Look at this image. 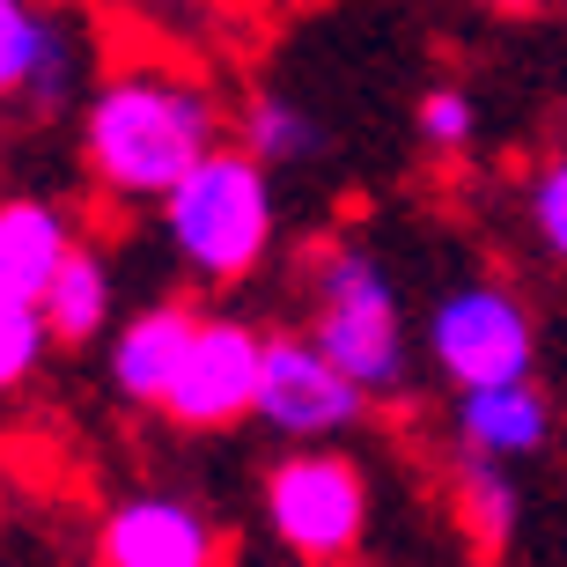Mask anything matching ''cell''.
I'll use <instances>...</instances> for the list:
<instances>
[{"label": "cell", "instance_id": "5", "mask_svg": "<svg viewBox=\"0 0 567 567\" xmlns=\"http://www.w3.org/2000/svg\"><path fill=\"white\" fill-rule=\"evenodd\" d=\"M427 361L457 391L516 383V377L538 369V317L502 280H464V288H450L427 310Z\"/></svg>", "mask_w": 567, "mask_h": 567}, {"label": "cell", "instance_id": "8", "mask_svg": "<svg viewBox=\"0 0 567 567\" xmlns=\"http://www.w3.org/2000/svg\"><path fill=\"white\" fill-rule=\"evenodd\" d=\"M96 567H221V530L192 502L141 494V502H118L104 516Z\"/></svg>", "mask_w": 567, "mask_h": 567}, {"label": "cell", "instance_id": "20", "mask_svg": "<svg viewBox=\"0 0 567 567\" xmlns=\"http://www.w3.org/2000/svg\"><path fill=\"white\" fill-rule=\"evenodd\" d=\"M486 8H508V16H524V8H538V0H486Z\"/></svg>", "mask_w": 567, "mask_h": 567}, {"label": "cell", "instance_id": "3", "mask_svg": "<svg viewBox=\"0 0 567 567\" xmlns=\"http://www.w3.org/2000/svg\"><path fill=\"white\" fill-rule=\"evenodd\" d=\"M310 295H317L310 339L369 399H399L405 377H413V347H405V310H399L391 274L361 244H332V251H317Z\"/></svg>", "mask_w": 567, "mask_h": 567}, {"label": "cell", "instance_id": "17", "mask_svg": "<svg viewBox=\"0 0 567 567\" xmlns=\"http://www.w3.org/2000/svg\"><path fill=\"white\" fill-rule=\"evenodd\" d=\"M74 96H82V38L52 22V38H44V52H38V74H30V89H22V104L30 111H66Z\"/></svg>", "mask_w": 567, "mask_h": 567}, {"label": "cell", "instance_id": "1", "mask_svg": "<svg viewBox=\"0 0 567 567\" xmlns=\"http://www.w3.org/2000/svg\"><path fill=\"white\" fill-rule=\"evenodd\" d=\"M214 147H221V111L192 74L126 66V74L89 89L82 155H89V177L111 199H155L163 207Z\"/></svg>", "mask_w": 567, "mask_h": 567}, {"label": "cell", "instance_id": "15", "mask_svg": "<svg viewBox=\"0 0 567 567\" xmlns=\"http://www.w3.org/2000/svg\"><path fill=\"white\" fill-rule=\"evenodd\" d=\"M44 347H52V317H44V302L0 295V391H22V383L38 377Z\"/></svg>", "mask_w": 567, "mask_h": 567}, {"label": "cell", "instance_id": "11", "mask_svg": "<svg viewBox=\"0 0 567 567\" xmlns=\"http://www.w3.org/2000/svg\"><path fill=\"white\" fill-rule=\"evenodd\" d=\"M74 221L52 199H8L0 207V295H22V302H44L52 274L74 258Z\"/></svg>", "mask_w": 567, "mask_h": 567}, {"label": "cell", "instance_id": "4", "mask_svg": "<svg viewBox=\"0 0 567 567\" xmlns=\"http://www.w3.org/2000/svg\"><path fill=\"white\" fill-rule=\"evenodd\" d=\"M266 524L302 567H347L369 538V472L339 450H295L266 472Z\"/></svg>", "mask_w": 567, "mask_h": 567}, {"label": "cell", "instance_id": "19", "mask_svg": "<svg viewBox=\"0 0 567 567\" xmlns=\"http://www.w3.org/2000/svg\"><path fill=\"white\" fill-rule=\"evenodd\" d=\"M524 214H530V229H538V244L567 266V147L524 185Z\"/></svg>", "mask_w": 567, "mask_h": 567}, {"label": "cell", "instance_id": "10", "mask_svg": "<svg viewBox=\"0 0 567 567\" xmlns=\"http://www.w3.org/2000/svg\"><path fill=\"white\" fill-rule=\"evenodd\" d=\"M546 442H553V399L530 377L457 391V450L516 464V457H538Z\"/></svg>", "mask_w": 567, "mask_h": 567}, {"label": "cell", "instance_id": "7", "mask_svg": "<svg viewBox=\"0 0 567 567\" xmlns=\"http://www.w3.org/2000/svg\"><path fill=\"white\" fill-rule=\"evenodd\" d=\"M258 369H266V339L244 317H199L192 354L163 399V421L177 427H229L258 413Z\"/></svg>", "mask_w": 567, "mask_h": 567}, {"label": "cell", "instance_id": "14", "mask_svg": "<svg viewBox=\"0 0 567 567\" xmlns=\"http://www.w3.org/2000/svg\"><path fill=\"white\" fill-rule=\"evenodd\" d=\"M244 147L274 169V163H310L317 147H324V133H317V118L302 104H288V96H251V111H244Z\"/></svg>", "mask_w": 567, "mask_h": 567}, {"label": "cell", "instance_id": "13", "mask_svg": "<svg viewBox=\"0 0 567 567\" xmlns=\"http://www.w3.org/2000/svg\"><path fill=\"white\" fill-rule=\"evenodd\" d=\"M457 516L472 524L480 546H508V530H516V486H508L502 457H472V450H464V464H457Z\"/></svg>", "mask_w": 567, "mask_h": 567}, {"label": "cell", "instance_id": "21", "mask_svg": "<svg viewBox=\"0 0 567 567\" xmlns=\"http://www.w3.org/2000/svg\"><path fill=\"white\" fill-rule=\"evenodd\" d=\"M60 8H74V0H60Z\"/></svg>", "mask_w": 567, "mask_h": 567}, {"label": "cell", "instance_id": "16", "mask_svg": "<svg viewBox=\"0 0 567 567\" xmlns=\"http://www.w3.org/2000/svg\"><path fill=\"white\" fill-rule=\"evenodd\" d=\"M44 38H52V22H44L30 0H0V96H22V89H30Z\"/></svg>", "mask_w": 567, "mask_h": 567}, {"label": "cell", "instance_id": "2", "mask_svg": "<svg viewBox=\"0 0 567 567\" xmlns=\"http://www.w3.org/2000/svg\"><path fill=\"white\" fill-rule=\"evenodd\" d=\"M163 221H169V251L185 258L192 280L229 288V280L258 274L266 251H274V185H266V163H258L251 147H214L207 163L163 199Z\"/></svg>", "mask_w": 567, "mask_h": 567}, {"label": "cell", "instance_id": "18", "mask_svg": "<svg viewBox=\"0 0 567 567\" xmlns=\"http://www.w3.org/2000/svg\"><path fill=\"white\" fill-rule=\"evenodd\" d=\"M413 126H421V141L435 147V155H457V147H472V133H480V111H472V96L464 89H427L421 111H413Z\"/></svg>", "mask_w": 567, "mask_h": 567}, {"label": "cell", "instance_id": "6", "mask_svg": "<svg viewBox=\"0 0 567 567\" xmlns=\"http://www.w3.org/2000/svg\"><path fill=\"white\" fill-rule=\"evenodd\" d=\"M369 413V391H361L347 369H339L317 339H266V369H258V421L274 435L295 442H332Z\"/></svg>", "mask_w": 567, "mask_h": 567}, {"label": "cell", "instance_id": "9", "mask_svg": "<svg viewBox=\"0 0 567 567\" xmlns=\"http://www.w3.org/2000/svg\"><path fill=\"white\" fill-rule=\"evenodd\" d=\"M192 332H199V310L192 302H147L126 317V332H111V383L126 405H155L163 413L169 383L192 354Z\"/></svg>", "mask_w": 567, "mask_h": 567}, {"label": "cell", "instance_id": "12", "mask_svg": "<svg viewBox=\"0 0 567 567\" xmlns=\"http://www.w3.org/2000/svg\"><path fill=\"white\" fill-rule=\"evenodd\" d=\"M44 317H52V339H66V347H89L96 332H111V258L96 244H74V258L52 274Z\"/></svg>", "mask_w": 567, "mask_h": 567}]
</instances>
